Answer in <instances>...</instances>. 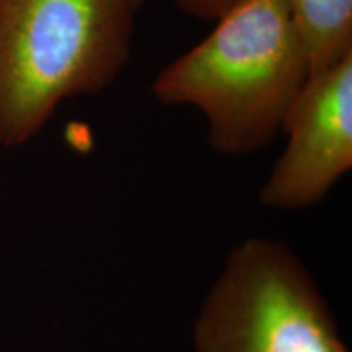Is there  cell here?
<instances>
[{
    "label": "cell",
    "mask_w": 352,
    "mask_h": 352,
    "mask_svg": "<svg viewBox=\"0 0 352 352\" xmlns=\"http://www.w3.org/2000/svg\"><path fill=\"white\" fill-rule=\"evenodd\" d=\"M310 60L311 76L352 54V0H284Z\"/></svg>",
    "instance_id": "cell-5"
},
{
    "label": "cell",
    "mask_w": 352,
    "mask_h": 352,
    "mask_svg": "<svg viewBox=\"0 0 352 352\" xmlns=\"http://www.w3.org/2000/svg\"><path fill=\"white\" fill-rule=\"evenodd\" d=\"M195 352H351L307 264L285 241L233 246L192 324Z\"/></svg>",
    "instance_id": "cell-3"
},
{
    "label": "cell",
    "mask_w": 352,
    "mask_h": 352,
    "mask_svg": "<svg viewBox=\"0 0 352 352\" xmlns=\"http://www.w3.org/2000/svg\"><path fill=\"white\" fill-rule=\"evenodd\" d=\"M283 132L287 145L259 189V202L308 209L352 168V54L311 76Z\"/></svg>",
    "instance_id": "cell-4"
},
{
    "label": "cell",
    "mask_w": 352,
    "mask_h": 352,
    "mask_svg": "<svg viewBox=\"0 0 352 352\" xmlns=\"http://www.w3.org/2000/svg\"><path fill=\"white\" fill-rule=\"evenodd\" d=\"M184 13L201 20H219L241 0H173Z\"/></svg>",
    "instance_id": "cell-6"
},
{
    "label": "cell",
    "mask_w": 352,
    "mask_h": 352,
    "mask_svg": "<svg viewBox=\"0 0 352 352\" xmlns=\"http://www.w3.org/2000/svg\"><path fill=\"white\" fill-rule=\"evenodd\" d=\"M311 78L310 60L284 0H241L214 32L152 83L164 104H191L223 155H248L283 131Z\"/></svg>",
    "instance_id": "cell-1"
},
{
    "label": "cell",
    "mask_w": 352,
    "mask_h": 352,
    "mask_svg": "<svg viewBox=\"0 0 352 352\" xmlns=\"http://www.w3.org/2000/svg\"><path fill=\"white\" fill-rule=\"evenodd\" d=\"M134 15L126 0H0V144L28 142L64 100L111 85Z\"/></svg>",
    "instance_id": "cell-2"
},
{
    "label": "cell",
    "mask_w": 352,
    "mask_h": 352,
    "mask_svg": "<svg viewBox=\"0 0 352 352\" xmlns=\"http://www.w3.org/2000/svg\"><path fill=\"white\" fill-rule=\"evenodd\" d=\"M126 2L129 3V7L132 8V10L138 12V10H139V7L142 6V3L145 2V0H126Z\"/></svg>",
    "instance_id": "cell-7"
}]
</instances>
